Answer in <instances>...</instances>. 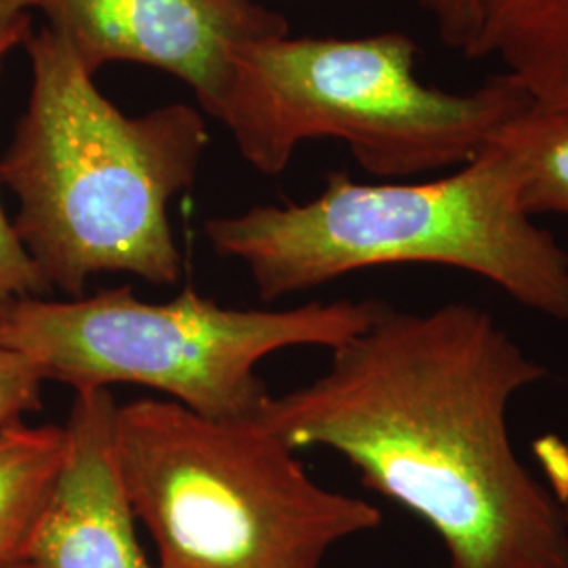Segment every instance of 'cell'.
I'll list each match as a JSON object with an SVG mask.
<instances>
[{
    "label": "cell",
    "mask_w": 568,
    "mask_h": 568,
    "mask_svg": "<svg viewBox=\"0 0 568 568\" xmlns=\"http://www.w3.org/2000/svg\"><path fill=\"white\" fill-rule=\"evenodd\" d=\"M331 352L321 377L267 400L262 426L293 450L342 455L440 537L448 568H568L562 509L509 436L511 400L548 368L493 314L386 304Z\"/></svg>",
    "instance_id": "obj_1"
},
{
    "label": "cell",
    "mask_w": 568,
    "mask_h": 568,
    "mask_svg": "<svg viewBox=\"0 0 568 568\" xmlns=\"http://www.w3.org/2000/svg\"><path fill=\"white\" fill-rule=\"evenodd\" d=\"M23 42L32 89L0 182L18 196L11 224L26 253L72 300L105 272L178 283L169 203L196 180L209 145L203 114L169 103L126 116L49 26Z\"/></svg>",
    "instance_id": "obj_2"
},
{
    "label": "cell",
    "mask_w": 568,
    "mask_h": 568,
    "mask_svg": "<svg viewBox=\"0 0 568 568\" xmlns=\"http://www.w3.org/2000/svg\"><path fill=\"white\" fill-rule=\"evenodd\" d=\"M204 234L217 255L248 267L264 302L368 267L445 265L568 323V251L523 209L516 166L493 140L447 178L358 183L335 171L307 203L211 217Z\"/></svg>",
    "instance_id": "obj_3"
},
{
    "label": "cell",
    "mask_w": 568,
    "mask_h": 568,
    "mask_svg": "<svg viewBox=\"0 0 568 568\" xmlns=\"http://www.w3.org/2000/svg\"><path fill=\"white\" fill-rule=\"evenodd\" d=\"M112 447L161 568H323L333 546L384 523L373 504L314 483L257 419L140 398L116 406Z\"/></svg>",
    "instance_id": "obj_4"
},
{
    "label": "cell",
    "mask_w": 568,
    "mask_h": 568,
    "mask_svg": "<svg viewBox=\"0 0 568 568\" xmlns=\"http://www.w3.org/2000/svg\"><path fill=\"white\" fill-rule=\"evenodd\" d=\"M386 302H314L239 310L185 288L150 304L131 286L70 302L26 297L0 314V344L42 379L79 389L138 384L211 419H257L272 394L257 375L265 356L297 345L335 349L365 331Z\"/></svg>",
    "instance_id": "obj_5"
},
{
    "label": "cell",
    "mask_w": 568,
    "mask_h": 568,
    "mask_svg": "<svg viewBox=\"0 0 568 568\" xmlns=\"http://www.w3.org/2000/svg\"><path fill=\"white\" fill-rule=\"evenodd\" d=\"M417 44L400 32L366 39H270L236 51L264 87L284 159L307 140L347 143L379 178L462 166L530 108L508 74L471 93L427 87L415 74Z\"/></svg>",
    "instance_id": "obj_6"
},
{
    "label": "cell",
    "mask_w": 568,
    "mask_h": 568,
    "mask_svg": "<svg viewBox=\"0 0 568 568\" xmlns=\"http://www.w3.org/2000/svg\"><path fill=\"white\" fill-rule=\"evenodd\" d=\"M49 28L95 74L133 61L185 82L224 124L244 161L264 175L286 169L264 87L236 61L253 42L281 39L288 23L251 0H30Z\"/></svg>",
    "instance_id": "obj_7"
},
{
    "label": "cell",
    "mask_w": 568,
    "mask_h": 568,
    "mask_svg": "<svg viewBox=\"0 0 568 568\" xmlns=\"http://www.w3.org/2000/svg\"><path fill=\"white\" fill-rule=\"evenodd\" d=\"M116 400L110 387L79 389L68 415L65 462L34 532L39 568H161L152 565L114 466Z\"/></svg>",
    "instance_id": "obj_8"
},
{
    "label": "cell",
    "mask_w": 568,
    "mask_h": 568,
    "mask_svg": "<svg viewBox=\"0 0 568 568\" xmlns=\"http://www.w3.org/2000/svg\"><path fill=\"white\" fill-rule=\"evenodd\" d=\"M485 58L535 108L568 114V0H485L469 60Z\"/></svg>",
    "instance_id": "obj_9"
},
{
    "label": "cell",
    "mask_w": 568,
    "mask_h": 568,
    "mask_svg": "<svg viewBox=\"0 0 568 568\" xmlns=\"http://www.w3.org/2000/svg\"><path fill=\"white\" fill-rule=\"evenodd\" d=\"M65 427L0 429V565L28 560L65 462Z\"/></svg>",
    "instance_id": "obj_10"
},
{
    "label": "cell",
    "mask_w": 568,
    "mask_h": 568,
    "mask_svg": "<svg viewBox=\"0 0 568 568\" xmlns=\"http://www.w3.org/2000/svg\"><path fill=\"white\" fill-rule=\"evenodd\" d=\"M493 142L511 159L520 182V204L530 217L568 215V114L546 112L530 103L504 124Z\"/></svg>",
    "instance_id": "obj_11"
},
{
    "label": "cell",
    "mask_w": 568,
    "mask_h": 568,
    "mask_svg": "<svg viewBox=\"0 0 568 568\" xmlns=\"http://www.w3.org/2000/svg\"><path fill=\"white\" fill-rule=\"evenodd\" d=\"M9 51L11 47H0V61ZM49 291L51 286L26 253L0 204V314L18 300L42 297Z\"/></svg>",
    "instance_id": "obj_12"
},
{
    "label": "cell",
    "mask_w": 568,
    "mask_h": 568,
    "mask_svg": "<svg viewBox=\"0 0 568 568\" xmlns=\"http://www.w3.org/2000/svg\"><path fill=\"white\" fill-rule=\"evenodd\" d=\"M41 371L23 354L0 344V429L21 424V417L42 406Z\"/></svg>",
    "instance_id": "obj_13"
},
{
    "label": "cell",
    "mask_w": 568,
    "mask_h": 568,
    "mask_svg": "<svg viewBox=\"0 0 568 568\" xmlns=\"http://www.w3.org/2000/svg\"><path fill=\"white\" fill-rule=\"evenodd\" d=\"M438 28L440 39L448 49L464 53L469 51L478 37L485 0H419Z\"/></svg>",
    "instance_id": "obj_14"
},
{
    "label": "cell",
    "mask_w": 568,
    "mask_h": 568,
    "mask_svg": "<svg viewBox=\"0 0 568 568\" xmlns=\"http://www.w3.org/2000/svg\"><path fill=\"white\" fill-rule=\"evenodd\" d=\"M532 453L568 527V434H546L532 443Z\"/></svg>",
    "instance_id": "obj_15"
},
{
    "label": "cell",
    "mask_w": 568,
    "mask_h": 568,
    "mask_svg": "<svg viewBox=\"0 0 568 568\" xmlns=\"http://www.w3.org/2000/svg\"><path fill=\"white\" fill-rule=\"evenodd\" d=\"M30 0H0V47H16L30 34Z\"/></svg>",
    "instance_id": "obj_16"
},
{
    "label": "cell",
    "mask_w": 568,
    "mask_h": 568,
    "mask_svg": "<svg viewBox=\"0 0 568 568\" xmlns=\"http://www.w3.org/2000/svg\"><path fill=\"white\" fill-rule=\"evenodd\" d=\"M0 568H39L32 560H21V562H11V565H0Z\"/></svg>",
    "instance_id": "obj_17"
}]
</instances>
